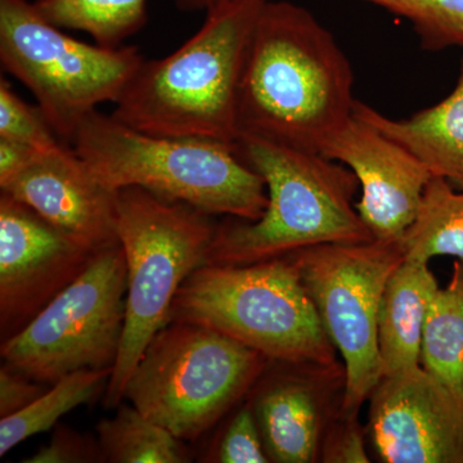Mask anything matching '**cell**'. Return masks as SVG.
I'll list each match as a JSON object with an SVG mask.
<instances>
[{"mask_svg":"<svg viewBox=\"0 0 463 463\" xmlns=\"http://www.w3.org/2000/svg\"><path fill=\"white\" fill-rule=\"evenodd\" d=\"M263 3H224L206 11L199 32L182 47L161 60H145L116 100L112 118L151 136L239 149L241 76Z\"/></svg>","mask_w":463,"mask_h":463,"instance_id":"obj_2","label":"cell"},{"mask_svg":"<svg viewBox=\"0 0 463 463\" xmlns=\"http://www.w3.org/2000/svg\"><path fill=\"white\" fill-rule=\"evenodd\" d=\"M39 152L25 143L0 138V188L23 172Z\"/></svg>","mask_w":463,"mask_h":463,"instance_id":"obj_29","label":"cell"},{"mask_svg":"<svg viewBox=\"0 0 463 463\" xmlns=\"http://www.w3.org/2000/svg\"><path fill=\"white\" fill-rule=\"evenodd\" d=\"M0 61L32 91L58 138L71 145L88 116L118 99L145 57L136 47L91 45L67 35L33 0H0Z\"/></svg>","mask_w":463,"mask_h":463,"instance_id":"obj_8","label":"cell"},{"mask_svg":"<svg viewBox=\"0 0 463 463\" xmlns=\"http://www.w3.org/2000/svg\"><path fill=\"white\" fill-rule=\"evenodd\" d=\"M170 322L206 326L273 364H339L292 255L197 268L174 298Z\"/></svg>","mask_w":463,"mask_h":463,"instance_id":"obj_5","label":"cell"},{"mask_svg":"<svg viewBox=\"0 0 463 463\" xmlns=\"http://www.w3.org/2000/svg\"><path fill=\"white\" fill-rule=\"evenodd\" d=\"M2 192L32 207L90 251L120 245L118 192L97 181L69 146L39 152Z\"/></svg>","mask_w":463,"mask_h":463,"instance_id":"obj_14","label":"cell"},{"mask_svg":"<svg viewBox=\"0 0 463 463\" xmlns=\"http://www.w3.org/2000/svg\"><path fill=\"white\" fill-rule=\"evenodd\" d=\"M291 255L323 328L343 358L340 412L359 416L383 377L377 321L386 282L404 260L402 240L327 243Z\"/></svg>","mask_w":463,"mask_h":463,"instance_id":"obj_9","label":"cell"},{"mask_svg":"<svg viewBox=\"0 0 463 463\" xmlns=\"http://www.w3.org/2000/svg\"><path fill=\"white\" fill-rule=\"evenodd\" d=\"M127 260L121 245L99 252L71 285L3 341L8 367L54 383L80 370H114L125 325Z\"/></svg>","mask_w":463,"mask_h":463,"instance_id":"obj_10","label":"cell"},{"mask_svg":"<svg viewBox=\"0 0 463 463\" xmlns=\"http://www.w3.org/2000/svg\"><path fill=\"white\" fill-rule=\"evenodd\" d=\"M439 288L426 261L404 259L389 277L377 321L383 376L419 367L426 317Z\"/></svg>","mask_w":463,"mask_h":463,"instance_id":"obj_17","label":"cell"},{"mask_svg":"<svg viewBox=\"0 0 463 463\" xmlns=\"http://www.w3.org/2000/svg\"><path fill=\"white\" fill-rule=\"evenodd\" d=\"M239 155L264 179L267 207L258 221L216 225L206 264H255L327 243L374 240L356 212L361 187L349 167L319 152L258 139L241 141Z\"/></svg>","mask_w":463,"mask_h":463,"instance_id":"obj_3","label":"cell"},{"mask_svg":"<svg viewBox=\"0 0 463 463\" xmlns=\"http://www.w3.org/2000/svg\"><path fill=\"white\" fill-rule=\"evenodd\" d=\"M420 365L463 401V261L438 289L423 327Z\"/></svg>","mask_w":463,"mask_h":463,"instance_id":"obj_18","label":"cell"},{"mask_svg":"<svg viewBox=\"0 0 463 463\" xmlns=\"http://www.w3.org/2000/svg\"><path fill=\"white\" fill-rule=\"evenodd\" d=\"M354 74L312 12L286 0L261 5L241 76L239 143L258 139L319 152L353 118Z\"/></svg>","mask_w":463,"mask_h":463,"instance_id":"obj_1","label":"cell"},{"mask_svg":"<svg viewBox=\"0 0 463 463\" xmlns=\"http://www.w3.org/2000/svg\"><path fill=\"white\" fill-rule=\"evenodd\" d=\"M383 463H463V401L419 365L381 377L365 425Z\"/></svg>","mask_w":463,"mask_h":463,"instance_id":"obj_12","label":"cell"},{"mask_svg":"<svg viewBox=\"0 0 463 463\" xmlns=\"http://www.w3.org/2000/svg\"><path fill=\"white\" fill-rule=\"evenodd\" d=\"M0 138L25 143L39 151L63 145L42 109L20 99L3 76L0 79Z\"/></svg>","mask_w":463,"mask_h":463,"instance_id":"obj_24","label":"cell"},{"mask_svg":"<svg viewBox=\"0 0 463 463\" xmlns=\"http://www.w3.org/2000/svg\"><path fill=\"white\" fill-rule=\"evenodd\" d=\"M319 462L368 463L367 431L359 416L335 414L323 437Z\"/></svg>","mask_w":463,"mask_h":463,"instance_id":"obj_26","label":"cell"},{"mask_svg":"<svg viewBox=\"0 0 463 463\" xmlns=\"http://www.w3.org/2000/svg\"><path fill=\"white\" fill-rule=\"evenodd\" d=\"M39 383L3 364L0 368V417L20 412L44 394L45 389Z\"/></svg>","mask_w":463,"mask_h":463,"instance_id":"obj_28","label":"cell"},{"mask_svg":"<svg viewBox=\"0 0 463 463\" xmlns=\"http://www.w3.org/2000/svg\"><path fill=\"white\" fill-rule=\"evenodd\" d=\"M402 245L407 260L429 263L435 257H453L463 261V191L432 176Z\"/></svg>","mask_w":463,"mask_h":463,"instance_id":"obj_19","label":"cell"},{"mask_svg":"<svg viewBox=\"0 0 463 463\" xmlns=\"http://www.w3.org/2000/svg\"><path fill=\"white\" fill-rule=\"evenodd\" d=\"M63 30L90 33L96 44L118 48L147 23L148 0H33Z\"/></svg>","mask_w":463,"mask_h":463,"instance_id":"obj_21","label":"cell"},{"mask_svg":"<svg viewBox=\"0 0 463 463\" xmlns=\"http://www.w3.org/2000/svg\"><path fill=\"white\" fill-rule=\"evenodd\" d=\"M90 251L9 194H0V335L3 341L39 315L83 274Z\"/></svg>","mask_w":463,"mask_h":463,"instance_id":"obj_11","label":"cell"},{"mask_svg":"<svg viewBox=\"0 0 463 463\" xmlns=\"http://www.w3.org/2000/svg\"><path fill=\"white\" fill-rule=\"evenodd\" d=\"M71 147L109 190L139 187L209 215L254 222L268 191L239 149L201 139L138 132L99 109L79 127Z\"/></svg>","mask_w":463,"mask_h":463,"instance_id":"obj_4","label":"cell"},{"mask_svg":"<svg viewBox=\"0 0 463 463\" xmlns=\"http://www.w3.org/2000/svg\"><path fill=\"white\" fill-rule=\"evenodd\" d=\"M321 154L355 174L362 191L356 212L373 239L401 241L432 178L428 167L354 115L325 142Z\"/></svg>","mask_w":463,"mask_h":463,"instance_id":"obj_13","label":"cell"},{"mask_svg":"<svg viewBox=\"0 0 463 463\" xmlns=\"http://www.w3.org/2000/svg\"><path fill=\"white\" fill-rule=\"evenodd\" d=\"M112 419L97 425L105 462L184 463L191 457L181 439L143 416L134 405L120 404Z\"/></svg>","mask_w":463,"mask_h":463,"instance_id":"obj_22","label":"cell"},{"mask_svg":"<svg viewBox=\"0 0 463 463\" xmlns=\"http://www.w3.org/2000/svg\"><path fill=\"white\" fill-rule=\"evenodd\" d=\"M353 115L408 149L432 176L463 191V58L455 90L437 105L395 120L355 100Z\"/></svg>","mask_w":463,"mask_h":463,"instance_id":"obj_16","label":"cell"},{"mask_svg":"<svg viewBox=\"0 0 463 463\" xmlns=\"http://www.w3.org/2000/svg\"><path fill=\"white\" fill-rule=\"evenodd\" d=\"M112 370H80L67 374L20 412L0 420V456L26 439L50 431L61 417L106 392Z\"/></svg>","mask_w":463,"mask_h":463,"instance_id":"obj_20","label":"cell"},{"mask_svg":"<svg viewBox=\"0 0 463 463\" xmlns=\"http://www.w3.org/2000/svg\"><path fill=\"white\" fill-rule=\"evenodd\" d=\"M410 21L423 50L463 47V0H364Z\"/></svg>","mask_w":463,"mask_h":463,"instance_id":"obj_23","label":"cell"},{"mask_svg":"<svg viewBox=\"0 0 463 463\" xmlns=\"http://www.w3.org/2000/svg\"><path fill=\"white\" fill-rule=\"evenodd\" d=\"M26 463H102L105 462L99 439L88 437L58 426L53 439L42 447L35 455L25 459Z\"/></svg>","mask_w":463,"mask_h":463,"instance_id":"obj_27","label":"cell"},{"mask_svg":"<svg viewBox=\"0 0 463 463\" xmlns=\"http://www.w3.org/2000/svg\"><path fill=\"white\" fill-rule=\"evenodd\" d=\"M215 462L267 463L269 461L252 405L234 414L216 448Z\"/></svg>","mask_w":463,"mask_h":463,"instance_id":"obj_25","label":"cell"},{"mask_svg":"<svg viewBox=\"0 0 463 463\" xmlns=\"http://www.w3.org/2000/svg\"><path fill=\"white\" fill-rule=\"evenodd\" d=\"M272 364L194 322H169L149 341L124 399L182 441L196 440L258 385Z\"/></svg>","mask_w":463,"mask_h":463,"instance_id":"obj_7","label":"cell"},{"mask_svg":"<svg viewBox=\"0 0 463 463\" xmlns=\"http://www.w3.org/2000/svg\"><path fill=\"white\" fill-rule=\"evenodd\" d=\"M179 9L187 12L209 11L210 8L216 7L224 3L245 2V0H174ZM267 2V0H260Z\"/></svg>","mask_w":463,"mask_h":463,"instance_id":"obj_30","label":"cell"},{"mask_svg":"<svg viewBox=\"0 0 463 463\" xmlns=\"http://www.w3.org/2000/svg\"><path fill=\"white\" fill-rule=\"evenodd\" d=\"M286 364L260 381L252 410L270 462H319L328 423L339 412L344 365Z\"/></svg>","mask_w":463,"mask_h":463,"instance_id":"obj_15","label":"cell"},{"mask_svg":"<svg viewBox=\"0 0 463 463\" xmlns=\"http://www.w3.org/2000/svg\"><path fill=\"white\" fill-rule=\"evenodd\" d=\"M196 207L139 187L118 191V234L127 260L125 325L120 352L105 392L115 410L155 335L170 322L183 282L206 264L216 225Z\"/></svg>","mask_w":463,"mask_h":463,"instance_id":"obj_6","label":"cell"}]
</instances>
